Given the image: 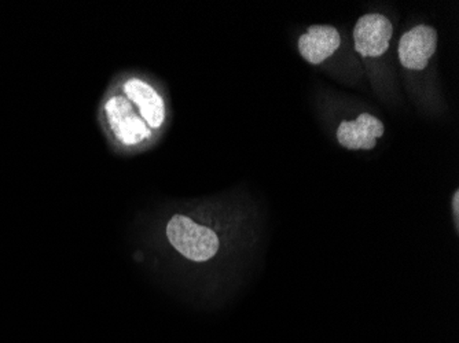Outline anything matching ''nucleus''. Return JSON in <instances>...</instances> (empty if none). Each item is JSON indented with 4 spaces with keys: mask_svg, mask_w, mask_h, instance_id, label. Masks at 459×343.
Wrapping results in <instances>:
<instances>
[{
    "mask_svg": "<svg viewBox=\"0 0 459 343\" xmlns=\"http://www.w3.org/2000/svg\"><path fill=\"white\" fill-rule=\"evenodd\" d=\"M169 244L187 260L195 262H208L215 257L219 250L218 235L195 223L183 214H175L167 226Z\"/></svg>",
    "mask_w": 459,
    "mask_h": 343,
    "instance_id": "obj_1",
    "label": "nucleus"
},
{
    "mask_svg": "<svg viewBox=\"0 0 459 343\" xmlns=\"http://www.w3.org/2000/svg\"><path fill=\"white\" fill-rule=\"evenodd\" d=\"M105 110L110 128L121 143L134 146L151 138V128L135 112L133 103L127 98L113 97L108 100Z\"/></svg>",
    "mask_w": 459,
    "mask_h": 343,
    "instance_id": "obj_2",
    "label": "nucleus"
},
{
    "mask_svg": "<svg viewBox=\"0 0 459 343\" xmlns=\"http://www.w3.org/2000/svg\"><path fill=\"white\" fill-rule=\"evenodd\" d=\"M394 27L391 21L381 14H366L353 28L355 50L362 56H380L389 48Z\"/></svg>",
    "mask_w": 459,
    "mask_h": 343,
    "instance_id": "obj_3",
    "label": "nucleus"
},
{
    "mask_svg": "<svg viewBox=\"0 0 459 343\" xmlns=\"http://www.w3.org/2000/svg\"><path fill=\"white\" fill-rule=\"evenodd\" d=\"M437 47V32L428 25H419L402 36L399 59L410 71H424Z\"/></svg>",
    "mask_w": 459,
    "mask_h": 343,
    "instance_id": "obj_4",
    "label": "nucleus"
},
{
    "mask_svg": "<svg viewBox=\"0 0 459 343\" xmlns=\"http://www.w3.org/2000/svg\"><path fill=\"white\" fill-rule=\"evenodd\" d=\"M384 124L374 116L363 113L355 121H342L337 130V141L348 150H371L376 139L384 135Z\"/></svg>",
    "mask_w": 459,
    "mask_h": 343,
    "instance_id": "obj_5",
    "label": "nucleus"
},
{
    "mask_svg": "<svg viewBox=\"0 0 459 343\" xmlns=\"http://www.w3.org/2000/svg\"><path fill=\"white\" fill-rule=\"evenodd\" d=\"M342 45L339 30L329 25H314L299 39L301 56L312 65H319L332 56Z\"/></svg>",
    "mask_w": 459,
    "mask_h": 343,
    "instance_id": "obj_6",
    "label": "nucleus"
},
{
    "mask_svg": "<svg viewBox=\"0 0 459 343\" xmlns=\"http://www.w3.org/2000/svg\"><path fill=\"white\" fill-rule=\"evenodd\" d=\"M124 92L133 105L138 106L139 116L151 128H160L164 123V100L151 85L138 79L128 80Z\"/></svg>",
    "mask_w": 459,
    "mask_h": 343,
    "instance_id": "obj_7",
    "label": "nucleus"
},
{
    "mask_svg": "<svg viewBox=\"0 0 459 343\" xmlns=\"http://www.w3.org/2000/svg\"><path fill=\"white\" fill-rule=\"evenodd\" d=\"M459 193L455 191L453 198L454 214H455L456 223H458V205H459Z\"/></svg>",
    "mask_w": 459,
    "mask_h": 343,
    "instance_id": "obj_8",
    "label": "nucleus"
}]
</instances>
